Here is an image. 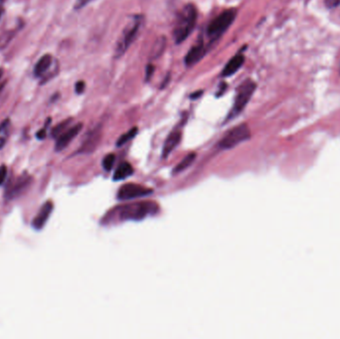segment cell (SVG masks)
<instances>
[{
  "instance_id": "6da1fadb",
  "label": "cell",
  "mask_w": 340,
  "mask_h": 339,
  "mask_svg": "<svg viewBox=\"0 0 340 339\" xmlns=\"http://www.w3.org/2000/svg\"><path fill=\"white\" fill-rule=\"evenodd\" d=\"M197 18L198 11L192 3H188L180 9L175 19L172 31L176 44H181L190 36L195 28Z\"/></svg>"
},
{
  "instance_id": "7a4b0ae2",
  "label": "cell",
  "mask_w": 340,
  "mask_h": 339,
  "mask_svg": "<svg viewBox=\"0 0 340 339\" xmlns=\"http://www.w3.org/2000/svg\"><path fill=\"white\" fill-rule=\"evenodd\" d=\"M143 24H144L143 15L132 16L130 22L125 26V28L122 31V34L117 42L115 48V55L117 58H120L123 55H125V53L133 45L137 36L139 35Z\"/></svg>"
},
{
  "instance_id": "3957f363",
  "label": "cell",
  "mask_w": 340,
  "mask_h": 339,
  "mask_svg": "<svg viewBox=\"0 0 340 339\" xmlns=\"http://www.w3.org/2000/svg\"><path fill=\"white\" fill-rule=\"evenodd\" d=\"M237 16V11L235 8H230L224 10L217 17H215L208 25L206 33L211 41H215L224 34L229 27L234 22Z\"/></svg>"
},
{
  "instance_id": "277c9868",
  "label": "cell",
  "mask_w": 340,
  "mask_h": 339,
  "mask_svg": "<svg viewBox=\"0 0 340 339\" xmlns=\"http://www.w3.org/2000/svg\"><path fill=\"white\" fill-rule=\"evenodd\" d=\"M256 89H257V84L253 80H250V79L244 81L241 85H239L237 91H236V98H235L234 105L232 109L230 110L226 119V122H229L230 120L236 118L244 110L248 102H250V100L252 99V96L254 95Z\"/></svg>"
},
{
  "instance_id": "5b68a950",
  "label": "cell",
  "mask_w": 340,
  "mask_h": 339,
  "mask_svg": "<svg viewBox=\"0 0 340 339\" xmlns=\"http://www.w3.org/2000/svg\"><path fill=\"white\" fill-rule=\"evenodd\" d=\"M157 204L151 201L130 204L121 208L119 211L120 217L123 220H141L148 215H152L157 212Z\"/></svg>"
},
{
  "instance_id": "8992f818",
  "label": "cell",
  "mask_w": 340,
  "mask_h": 339,
  "mask_svg": "<svg viewBox=\"0 0 340 339\" xmlns=\"http://www.w3.org/2000/svg\"><path fill=\"white\" fill-rule=\"evenodd\" d=\"M251 137V132L246 124H241L227 132L218 143L220 149H231Z\"/></svg>"
},
{
  "instance_id": "52a82bcc",
  "label": "cell",
  "mask_w": 340,
  "mask_h": 339,
  "mask_svg": "<svg viewBox=\"0 0 340 339\" xmlns=\"http://www.w3.org/2000/svg\"><path fill=\"white\" fill-rule=\"evenodd\" d=\"M31 181L32 177L27 173H23L6 187L4 198L6 200H12L20 196L30 186Z\"/></svg>"
},
{
  "instance_id": "ba28073f",
  "label": "cell",
  "mask_w": 340,
  "mask_h": 339,
  "mask_svg": "<svg viewBox=\"0 0 340 339\" xmlns=\"http://www.w3.org/2000/svg\"><path fill=\"white\" fill-rule=\"evenodd\" d=\"M153 191L147 187H144L140 184L136 183H127L120 187L118 191L119 200H132L138 197H143L151 194Z\"/></svg>"
},
{
  "instance_id": "9c48e42d",
  "label": "cell",
  "mask_w": 340,
  "mask_h": 339,
  "mask_svg": "<svg viewBox=\"0 0 340 339\" xmlns=\"http://www.w3.org/2000/svg\"><path fill=\"white\" fill-rule=\"evenodd\" d=\"M83 129V124H77L74 127L70 128L68 130H66L62 135L58 136L57 142L55 144V150L56 151H61L63 149H65L70 142L79 135V133L82 131Z\"/></svg>"
},
{
  "instance_id": "30bf717a",
  "label": "cell",
  "mask_w": 340,
  "mask_h": 339,
  "mask_svg": "<svg viewBox=\"0 0 340 339\" xmlns=\"http://www.w3.org/2000/svg\"><path fill=\"white\" fill-rule=\"evenodd\" d=\"M54 209V204L52 201H46L42 205L40 210L38 211L37 215L35 216L32 221V226L35 230H42L45 224L47 223L48 219L50 218L52 211Z\"/></svg>"
},
{
  "instance_id": "8fae6325",
  "label": "cell",
  "mask_w": 340,
  "mask_h": 339,
  "mask_svg": "<svg viewBox=\"0 0 340 339\" xmlns=\"http://www.w3.org/2000/svg\"><path fill=\"white\" fill-rule=\"evenodd\" d=\"M206 46L203 41H199L196 45L192 46L191 49L188 51V53L185 55L184 63L186 66L190 67L195 64H197L206 54Z\"/></svg>"
},
{
  "instance_id": "7c38bea8",
  "label": "cell",
  "mask_w": 340,
  "mask_h": 339,
  "mask_svg": "<svg viewBox=\"0 0 340 339\" xmlns=\"http://www.w3.org/2000/svg\"><path fill=\"white\" fill-rule=\"evenodd\" d=\"M245 63V56L243 54H238L235 57H233L228 63L227 65L224 67L221 76L222 77H230L233 76L234 74H236L241 67L244 65Z\"/></svg>"
},
{
  "instance_id": "4fadbf2b",
  "label": "cell",
  "mask_w": 340,
  "mask_h": 339,
  "mask_svg": "<svg viewBox=\"0 0 340 339\" xmlns=\"http://www.w3.org/2000/svg\"><path fill=\"white\" fill-rule=\"evenodd\" d=\"M182 137V134L179 131H175L173 133H171L168 137L166 138L164 145H163V149H162V157L166 158L170 153L173 151V149L177 146V144H179L180 140Z\"/></svg>"
},
{
  "instance_id": "5bb4252c",
  "label": "cell",
  "mask_w": 340,
  "mask_h": 339,
  "mask_svg": "<svg viewBox=\"0 0 340 339\" xmlns=\"http://www.w3.org/2000/svg\"><path fill=\"white\" fill-rule=\"evenodd\" d=\"M52 56L51 55H44L36 64L34 69L35 76L42 77L47 75V72L51 68L52 65Z\"/></svg>"
},
{
  "instance_id": "9a60e30c",
  "label": "cell",
  "mask_w": 340,
  "mask_h": 339,
  "mask_svg": "<svg viewBox=\"0 0 340 339\" xmlns=\"http://www.w3.org/2000/svg\"><path fill=\"white\" fill-rule=\"evenodd\" d=\"M134 167L133 165L128 162V161H125L123 163H121L119 165V167L115 171V174H114V180L115 181H120V180H124L130 176H132L134 174Z\"/></svg>"
},
{
  "instance_id": "2e32d148",
  "label": "cell",
  "mask_w": 340,
  "mask_h": 339,
  "mask_svg": "<svg viewBox=\"0 0 340 339\" xmlns=\"http://www.w3.org/2000/svg\"><path fill=\"white\" fill-rule=\"evenodd\" d=\"M166 37L165 36H160L154 43L152 49H151V53H150V57L152 59H157L159 58L162 53L165 50L166 47Z\"/></svg>"
},
{
  "instance_id": "e0dca14e",
  "label": "cell",
  "mask_w": 340,
  "mask_h": 339,
  "mask_svg": "<svg viewBox=\"0 0 340 339\" xmlns=\"http://www.w3.org/2000/svg\"><path fill=\"white\" fill-rule=\"evenodd\" d=\"M196 159V153L195 152H191L189 153L188 155H186L173 170V174H177V173H180L182 172L183 170L188 168L192 163L193 161Z\"/></svg>"
},
{
  "instance_id": "ac0fdd59",
  "label": "cell",
  "mask_w": 340,
  "mask_h": 339,
  "mask_svg": "<svg viewBox=\"0 0 340 339\" xmlns=\"http://www.w3.org/2000/svg\"><path fill=\"white\" fill-rule=\"evenodd\" d=\"M99 136H100V133L98 131H95L91 134V136L88 137V139L85 141L84 145L82 146V151H88L90 152L91 150L94 149V147L96 146V144L98 143L99 140Z\"/></svg>"
},
{
  "instance_id": "d6986e66",
  "label": "cell",
  "mask_w": 340,
  "mask_h": 339,
  "mask_svg": "<svg viewBox=\"0 0 340 339\" xmlns=\"http://www.w3.org/2000/svg\"><path fill=\"white\" fill-rule=\"evenodd\" d=\"M9 128H10V121L8 119L5 120L0 125V149H2V147L6 143V138H7V136H8Z\"/></svg>"
},
{
  "instance_id": "ffe728a7",
  "label": "cell",
  "mask_w": 340,
  "mask_h": 339,
  "mask_svg": "<svg viewBox=\"0 0 340 339\" xmlns=\"http://www.w3.org/2000/svg\"><path fill=\"white\" fill-rule=\"evenodd\" d=\"M137 132H138L137 128H133L129 132L124 134L123 136H120V138L117 141V146H122V145L126 144L127 142H129L131 139H133L136 136Z\"/></svg>"
},
{
  "instance_id": "44dd1931",
  "label": "cell",
  "mask_w": 340,
  "mask_h": 339,
  "mask_svg": "<svg viewBox=\"0 0 340 339\" xmlns=\"http://www.w3.org/2000/svg\"><path fill=\"white\" fill-rule=\"evenodd\" d=\"M72 122V119H68L62 123H60L58 126H56L53 131H52V136L53 137H58V136H61L69 127V125L71 124Z\"/></svg>"
},
{
  "instance_id": "7402d4cb",
  "label": "cell",
  "mask_w": 340,
  "mask_h": 339,
  "mask_svg": "<svg viewBox=\"0 0 340 339\" xmlns=\"http://www.w3.org/2000/svg\"><path fill=\"white\" fill-rule=\"evenodd\" d=\"M116 161V155L114 153H108L102 159V167L105 171H110L114 167Z\"/></svg>"
},
{
  "instance_id": "603a6c76",
  "label": "cell",
  "mask_w": 340,
  "mask_h": 339,
  "mask_svg": "<svg viewBox=\"0 0 340 339\" xmlns=\"http://www.w3.org/2000/svg\"><path fill=\"white\" fill-rule=\"evenodd\" d=\"M13 34H14L13 32H6V33L2 35V37L0 39V47H2V48L5 47L9 43V41L12 39Z\"/></svg>"
},
{
  "instance_id": "cb8c5ba5",
  "label": "cell",
  "mask_w": 340,
  "mask_h": 339,
  "mask_svg": "<svg viewBox=\"0 0 340 339\" xmlns=\"http://www.w3.org/2000/svg\"><path fill=\"white\" fill-rule=\"evenodd\" d=\"M85 89H86V83L84 81H79L76 83L75 85V91L78 95H81L85 92Z\"/></svg>"
},
{
  "instance_id": "d4e9b609",
  "label": "cell",
  "mask_w": 340,
  "mask_h": 339,
  "mask_svg": "<svg viewBox=\"0 0 340 339\" xmlns=\"http://www.w3.org/2000/svg\"><path fill=\"white\" fill-rule=\"evenodd\" d=\"M92 1H94V0H77L74 7H75L76 10H79V9H82L83 7L87 6V5H88L89 3H91Z\"/></svg>"
},
{
  "instance_id": "484cf974",
  "label": "cell",
  "mask_w": 340,
  "mask_h": 339,
  "mask_svg": "<svg viewBox=\"0 0 340 339\" xmlns=\"http://www.w3.org/2000/svg\"><path fill=\"white\" fill-rule=\"evenodd\" d=\"M7 176V167L3 164L0 166V186L5 182Z\"/></svg>"
},
{
  "instance_id": "4316f807",
  "label": "cell",
  "mask_w": 340,
  "mask_h": 339,
  "mask_svg": "<svg viewBox=\"0 0 340 339\" xmlns=\"http://www.w3.org/2000/svg\"><path fill=\"white\" fill-rule=\"evenodd\" d=\"M50 122H51V119H48V122H46V125H49ZM46 127H47V126H46ZM46 127H45L44 129H42L41 131H39V132L36 134V137H37L38 139L42 140V139H44V138L46 137V136H47V133H46Z\"/></svg>"
},
{
  "instance_id": "83f0119b",
  "label": "cell",
  "mask_w": 340,
  "mask_h": 339,
  "mask_svg": "<svg viewBox=\"0 0 340 339\" xmlns=\"http://www.w3.org/2000/svg\"><path fill=\"white\" fill-rule=\"evenodd\" d=\"M153 72H154V67L151 64L146 66V70H145V81L146 82H148L150 80Z\"/></svg>"
},
{
  "instance_id": "f1b7e54d",
  "label": "cell",
  "mask_w": 340,
  "mask_h": 339,
  "mask_svg": "<svg viewBox=\"0 0 340 339\" xmlns=\"http://www.w3.org/2000/svg\"><path fill=\"white\" fill-rule=\"evenodd\" d=\"M325 3L327 7L332 8V7H336L339 4L340 0H325Z\"/></svg>"
},
{
  "instance_id": "f546056e",
  "label": "cell",
  "mask_w": 340,
  "mask_h": 339,
  "mask_svg": "<svg viewBox=\"0 0 340 339\" xmlns=\"http://www.w3.org/2000/svg\"><path fill=\"white\" fill-rule=\"evenodd\" d=\"M226 88H227V84H225V83H222V84L220 85V87H219V90H220V92L217 94V96H221V95H222V94L225 92Z\"/></svg>"
},
{
  "instance_id": "4dcf8cb0",
  "label": "cell",
  "mask_w": 340,
  "mask_h": 339,
  "mask_svg": "<svg viewBox=\"0 0 340 339\" xmlns=\"http://www.w3.org/2000/svg\"><path fill=\"white\" fill-rule=\"evenodd\" d=\"M202 94H203L202 91H198V92H196L195 94H192V95H191V99H197V98H199Z\"/></svg>"
},
{
  "instance_id": "1f68e13d",
  "label": "cell",
  "mask_w": 340,
  "mask_h": 339,
  "mask_svg": "<svg viewBox=\"0 0 340 339\" xmlns=\"http://www.w3.org/2000/svg\"><path fill=\"white\" fill-rule=\"evenodd\" d=\"M4 86H5V83H2V84H0V93H1L2 89L4 88Z\"/></svg>"
},
{
  "instance_id": "d6a6232c",
  "label": "cell",
  "mask_w": 340,
  "mask_h": 339,
  "mask_svg": "<svg viewBox=\"0 0 340 339\" xmlns=\"http://www.w3.org/2000/svg\"><path fill=\"white\" fill-rule=\"evenodd\" d=\"M2 2H3V0H0V4H1V3H2Z\"/></svg>"
}]
</instances>
